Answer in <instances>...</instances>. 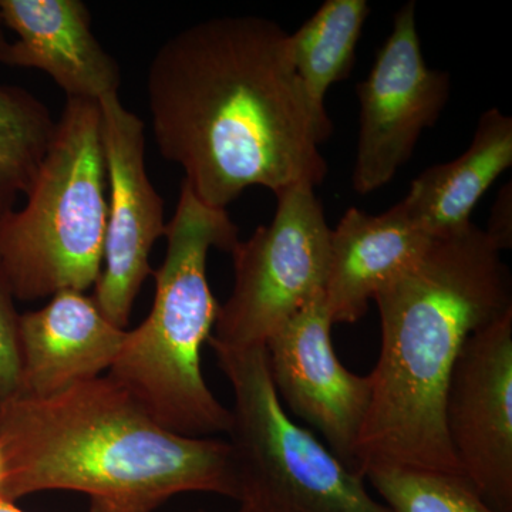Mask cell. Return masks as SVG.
Returning a JSON list of instances; mask_svg holds the SVG:
<instances>
[{
	"label": "cell",
	"mask_w": 512,
	"mask_h": 512,
	"mask_svg": "<svg viewBox=\"0 0 512 512\" xmlns=\"http://www.w3.org/2000/svg\"><path fill=\"white\" fill-rule=\"evenodd\" d=\"M158 150L198 200L225 210L247 188L322 184L330 137L293 67L289 35L258 16L205 20L158 49L147 72Z\"/></svg>",
	"instance_id": "cell-1"
},
{
	"label": "cell",
	"mask_w": 512,
	"mask_h": 512,
	"mask_svg": "<svg viewBox=\"0 0 512 512\" xmlns=\"http://www.w3.org/2000/svg\"><path fill=\"white\" fill-rule=\"evenodd\" d=\"M380 353L356 446V471L390 467L463 476L444 404L466 340L512 309L501 251L468 225L433 238L419 261L376 293Z\"/></svg>",
	"instance_id": "cell-2"
},
{
	"label": "cell",
	"mask_w": 512,
	"mask_h": 512,
	"mask_svg": "<svg viewBox=\"0 0 512 512\" xmlns=\"http://www.w3.org/2000/svg\"><path fill=\"white\" fill-rule=\"evenodd\" d=\"M0 497L50 490L90 498V512H154L183 493L237 498L228 441L165 429L109 375L0 409Z\"/></svg>",
	"instance_id": "cell-3"
},
{
	"label": "cell",
	"mask_w": 512,
	"mask_h": 512,
	"mask_svg": "<svg viewBox=\"0 0 512 512\" xmlns=\"http://www.w3.org/2000/svg\"><path fill=\"white\" fill-rule=\"evenodd\" d=\"M164 237L167 254L153 272V308L141 325L127 330L109 376L173 433L228 434L231 410L215 399L202 377L201 349L220 311L208 284V252L214 247L231 252L238 228L227 211L205 205L183 181Z\"/></svg>",
	"instance_id": "cell-4"
},
{
	"label": "cell",
	"mask_w": 512,
	"mask_h": 512,
	"mask_svg": "<svg viewBox=\"0 0 512 512\" xmlns=\"http://www.w3.org/2000/svg\"><path fill=\"white\" fill-rule=\"evenodd\" d=\"M99 101L67 99L22 210L0 220V278L36 301L97 284L106 237Z\"/></svg>",
	"instance_id": "cell-5"
},
{
	"label": "cell",
	"mask_w": 512,
	"mask_h": 512,
	"mask_svg": "<svg viewBox=\"0 0 512 512\" xmlns=\"http://www.w3.org/2000/svg\"><path fill=\"white\" fill-rule=\"evenodd\" d=\"M211 348L234 392L228 443L238 512H392L369 494L365 477L286 413L265 348Z\"/></svg>",
	"instance_id": "cell-6"
},
{
	"label": "cell",
	"mask_w": 512,
	"mask_h": 512,
	"mask_svg": "<svg viewBox=\"0 0 512 512\" xmlns=\"http://www.w3.org/2000/svg\"><path fill=\"white\" fill-rule=\"evenodd\" d=\"M313 188L301 183L278 192L271 224L231 249L234 288L220 306L210 345L265 348L295 313L325 292L332 229Z\"/></svg>",
	"instance_id": "cell-7"
},
{
	"label": "cell",
	"mask_w": 512,
	"mask_h": 512,
	"mask_svg": "<svg viewBox=\"0 0 512 512\" xmlns=\"http://www.w3.org/2000/svg\"><path fill=\"white\" fill-rule=\"evenodd\" d=\"M450 74L430 69L421 53L416 2L394 15L393 30L366 80L357 84L359 138L353 188L370 194L393 180L450 99Z\"/></svg>",
	"instance_id": "cell-8"
},
{
	"label": "cell",
	"mask_w": 512,
	"mask_h": 512,
	"mask_svg": "<svg viewBox=\"0 0 512 512\" xmlns=\"http://www.w3.org/2000/svg\"><path fill=\"white\" fill-rule=\"evenodd\" d=\"M107 202L103 265L92 298L117 328L126 329L144 282L153 275L150 254L164 237V201L148 178L146 126L119 93L99 101Z\"/></svg>",
	"instance_id": "cell-9"
},
{
	"label": "cell",
	"mask_w": 512,
	"mask_h": 512,
	"mask_svg": "<svg viewBox=\"0 0 512 512\" xmlns=\"http://www.w3.org/2000/svg\"><path fill=\"white\" fill-rule=\"evenodd\" d=\"M444 423L463 477L495 510L512 512V309L464 343Z\"/></svg>",
	"instance_id": "cell-10"
},
{
	"label": "cell",
	"mask_w": 512,
	"mask_h": 512,
	"mask_svg": "<svg viewBox=\"0 0 512 512\" xmlns=\"http://www.w3.org/2000/svg\"><path fill=\"white\" fill-rule=\"evenodd\" d=\"M332 326L325 295L319 293L268 340L266 357L279 400L318 430L329 450L356 471L370 379L340 363L330 339Z\"/></svg>",
	"instance_id": "cell-11"
},
{
	"label": "cell",
	"mask_w": 512,
	"mask_h": 512,
	"mask_svg": "<svg viewBox=\"0 0 512 512\" xmlns=\"http://www.w3.org/2000/svg\"><path fill=\"white\" fill-rule=\"evenodd\" d=\"M3 26L18 35L2 64L37 69L55 80L67 99L100 101L119 93V63L92 32L80 0H0Z\"/></svg>",
	"instance_id": "cell-12"
},
{
	"label": "cell",
	"mask_w": 512,
	"mask_h": 512,
	"mask_svg": "<svg viewBox=\"0 0 512 512\" xmlns=\"http://www.w3.org/2000/svg\"><path fill=\"white\" fill-rule=\"evenodd\" d=\"M127 330L101 313L92 296L60 291L19 318V396L46 397L99 377L119 357Z\"/></svg>",
	"instance_id": "cell-13"
},
{
	"label": "cell",
	"mask_w": 512,
	"mask_h": 512,
	"mask_svg": "<svg viewBox=\"0 0 512 512\" xmlns=\"http://www.w3.org/2000/svg\"><path fill=\"white\" fill-rule=\"evenodd\" d=\"M433 241L396 204L380 215L349 208L330 237L325 301L333 325L356 323L377 292L416 264Z\"/></svg>",
	"instance_id": "cell-14"
},
{
	"label": "cell",
	"mask_w": 512,
	"mask_h": 512,
	"mask_svg": "<svg viewBox=\"0 0 512 512\" xmlns=\"http://www.w3.org/2000/svg\"><path fill=\"white\" fill-rule=\"evenodd\" d=\"M512 165V119L500 109L485 111L470 147L450 163L427 168L400 201L430 237L467 228L471 212L494 181Z\"/></svg>",
	"instance_id": "cell-15"
},
{
	"label": "cell",
	"mask_w": 512,
	"mask_h": 512,
	"mask_svg": "<svg viewBox=\"0 0 512 512\" xmlns=\"http://www.w3.org/2000/svg\"><path fill=\"white\" fill-rule=\"evenodd\" d=\"M369 13L366 0H326L315 15L289 35L293 67L313 116L329 136L333 126L326 111V94L332 84L350 76Z\"/></svg>",
	"instance_id": "cell-16"
},
{
	"label": "cell",
	"mask_w": 512,
	"mask_h": 512,
	"mask_svg": "<svg viewBox=\"0 0 512 512\" xmlns=\"http://www.w3.org/2000/svg\"><path fill=\"white\" fill-rule=\"evenodd\" d=\"M55 131L52 113L35 94L0 83V220L28 194Z\"/></svg>",
	"instance_id": "cell-17"
},
{
	"label": "cell",
	"mask_w": 512,
	"mask_h": 512,
	"mask_svg": "<svg viewBox=\"0 0 512 512\" xmlns=\"http://www.w3.org/2000/svg\"><path fill=\"white\" fill-rule=\"evenodd\" d=\"M365 478L392 512H501L463 476L376 467Z\"/></svg>",
	"instance_id": "cell-18"
},
{
	"label": "cell",
	"mask_w": 512,
	"mask_h": 512,
	"mask_svg": "<svg viewBox=\"0 0 512 512\" xmlns=\"http://www.w3.org/2000/svg\"><path fill=\"white\" fill-rule=\"evenodd\" d=\"M19 318L15 298L0 278V409L20 393Z\"/></svg>",
	"instance_id": "cell-19"
},
{
	"label": "cell",
	"mask_w": 512,
	"mask_h": 512,
	"mask_svg": "<svg viewBox=\"0 0 512 512\" xmlns=\"http://www.w3.org/2000/svg\"><path fill=\"white\" fill-rule=\"evenodd\" d=\"M511 183L504 185L495 201L491 212L490 224L485 234L493 241L495 247L510 249L512 247V195Z\"/></svg>",
	"instance_id": "cell-20"
},
{
	"label": "cell",
	"mask_w": 512,
	"mask_h": 512,
	"mask_svg": "<svg viewBox=\"0 0 512 512\" xmlns=\"http://www.w3.org/2000/svg\"><path fill=\"white\" fill-rule=\"evenodd\" d=\"M9 42L6 40L5 33H3L2 18H0V63L5 59L6 52H8Z\"/></svg>",
	"instance_id": "cell-21"
},
{
	"label": "cell",
	"mask_w": 512,
	"mask_h": 512,
	"mask_svg": "<svg viewBox=\"0 0 512 512\" xmlns=\"http://www.w3.org/2000/svg\"><path fill=\"white\" fill-rule=\"evenodd\" d=\"M0 512H25L20 510V508L16 507L15 503L12 501L5 500V498L0 497Z\"/></svg>",
	"instance_id": "cell-22"
},
{
	"label": "cell",
	"mask_w": 512,
	"mask_h": 512,
	"mask_svg": "<svg viewBox=\"0 0 512 512\" xmlns=\"http://www.w3.org/2000/svg\"><path fill=\"white\" fill-rule=\"evenodd\" d=\"M3 476H5V460H3L2 448H0V484H2Z\"/></svg>",
	"instance_id": "cell-23"
}]
</instances>
